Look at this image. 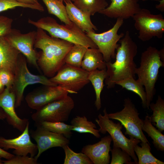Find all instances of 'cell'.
<instances>
[{
    "label": "cell",
    "instance_id": "1",
    "mask_svg": "<svg viewBox=\"0 0 164 164\" xmlns=\"http://www.w3.org/2000/svg\"><path fill=\"white\" fill-rule=\"evenodd\" d=\"M73 45L70 42L47 35L37 28L34 47L41 50L38 53L37 63L44 75L53 77L65 64V58Z\"/></svg>",
    "mask_w": 164,
    "mask_h": 164
},
{
    "label": "cell",
    "instance_id": "2",
    "mask_svg": "<svg viewBox=\"0 0 164 164\" xmlns=\"http://www.w3.org/2000/svg\"><path fill=\"white\" fill-rule=\"evenodd\" d=\"M119 42L115 61L106 63L107 76L105 82L108 89L114 87L117 81L129 77L135 78L137 67L134 58L137 53V46L128 31Z\"/></svg>",
    "mask_w": 164,
    "mask_h": 164
},
{
    "label": "cell",
    "instance_id": "3",
    "mask_svg": "<svg viewBox=\"0 0 164 164\" xmlns=\"http://www.w3.org/2000/svg\"><path fill=\"white\" fill-rule=\"evenodd\" d=\"M164 66L160 51L155 47L149 46L142 53L140 66L136 68L135 73L138 77L137 80L144 87L148 109L155 93L159 69Z\"/></svg>",
    "mask_w": 164,
    "mask_h": 164
},
{
    "label": "cell",
    "instance_id": "4",
    "mask_svg": "<svg viewBox=\"0 0 164 164\" xmlns=\"http://www.w3.org/2000/svg\"><path fill=\"white\" fill-rule=\"evenodd\" d=\"M29 23L37 28L47 31L52 37L79 44L88 48H97L94 43L75 24L60 25L54 18L49 16L43 17L35 21L30 19Z\"/></svg>",
    "mask_w": 164,
    "mask_h": 164
},
{
    "label": "cell",
    "instance_id": "5",
    "mask_svg": "<svg viewBox=\"0 0 164 164\" xmlns=\"http://www.w3.org/2000/svg\"><path fill=\"white\" fill-rule=\"evenodd\" d=\"M104 115L100 114L98 118L95 121L100 127L98 129L100 132L105 134L108 132L112 138L114 147H119L127 152L137 164L138 159L134 150L135 146L141 142V141L136 138H126L122 133L121 130L123 125L120 122L116 123L110 120L108 117L106 108L104 110Z\"/></svg>",
    "mask_w": 164,
    "mask_h": 164
},
{
    "label": "cell",
    "instance_id": "6",
    "mask_svg": "<svg viewBox=\"0 0 164 164\" xmlns=\"http://www.w3.org/2000/svg\"><path fill=\"white\" fill-rule=\"evenodd\" d=\"M26 57L20 54L17 66L14 74V80L12 90L15 96V107L21 104L25 88L29 85L40 84L46 86H56L44 75H36L29 71Z\"/></svg>",
    "mask_w": 164,
    "mask_h": 164
},
{
    "label": "cell",
    "instance_id": "7",
    "mask_svg": "<svg viewBox=\"0 0 164 164\" xmlns=\"http://www.w3.org/2000/svg\"><path fill=\"white\" fill-rule=\"evenodd\" d=\"M124 106L120 111L108 114L109 118L119 121L125 129V134L128 135L130 138L149 143L142 130L143 120L139 118V113L129 97L125 99Z\"/></svg>",
    "mask_w": 164,
    "mask_h": 164
},
{
    "label": "cell",
    "instance_id": "8",
    "mask_svg": "<svg viewBox=\"0 0 164 164\" xmlns=\"http://www.w3.org/2000/svg\"><path fill=\"white\" fill-rule=\"evenodd\" d=\"M132 18L134 26L138 31V38L149 41L154 37L162 38L164 33V19L161 14L154 15L146 9H141Z\"/></svg>",
    "mask_w": 164,
    "mask_h": 164
},
{
    "label": "cell",
    "instance_id": "9",
    "mask_svg": "<svg viewBox=\"0 0 164 164\" xmlns=\"http://www.w3.org/2000/svg\"><path fill=\"white\" fill-rule=\"evenodd\" d=\"M74 107L73 100L67 95L37 110L31 117L35 123L43 121L63 122L68 120Z\"/></svg>",
    "mask_w": 164,
    "mask_h": 164
},
{
    "label": "cell",
    "instance_id": "10",
    "mask_svg": "<svg viewBox=\"0 0 164 164\" xmlns=\"http://www.w3.org/2000/svg\"><path fill=\"white\" fill-rule=\"evenodd\" d=\"M124 20L120 18L117 19L112 28L101 33H97L93 32L86 33L97 45L106 63L111 61L112 59L115 58V51L119 45L118 43L125 35L123 33H118L123 24Z\"/></svg>",
    "mask_w": 164,
    "mask_h": 164
},
{
    "label": "cell",
    "instance_id": "11",
    "mask_svg": "<svg viewBox=\"0 0 164 164\" xmlns=\"http://www.w3.org/2000/svg\"><path fill=\"white\" fill-rule=\"evenodd\" d=\"M89 73L81 67L65 63L50 79L67 90L69 93L76 94L90 82L88 79Z\"/></svg>",
    "mask_w": 164,
    "mask_h": 164
},
{
    "label": "cell",
    "instance_id": "12",
    "mask_svg": "<svg viewBox=\"0 0 164 164\" xmlns=\"http://www.w3.org/2000/svg\"><path fill=\"white\" fill-rule=\"evenodd\" d=\"M36 36V31H34L22 34L18 30L12 29L5 36L24 56L29 63L39 71L37 63L38 53L34 48Z\"/></svg>",
    "mask_w": 164,
    "mask_h": 164
},
{
    "label": "cell",
    "instance_id": "13",
    "mask_svg": "<svg viewBox=\"0 0 164 164\" xmlns=\"http://www.w3.org/2000/svg\"><path fill=\"white\" fill-rule=\"evenodd\" d=\"M45 86L34 90L27 95L25 100L29 108L37 110L69 93L67 90L58 85Z\"/></svg>",
    "mask_w": 164,
    "mask_h": 164
},
{
    "label": "cell",
    "instance_id": "14",
    "mask_svg": "<svg viewBox=\"0 0 164 164\" xmlns=\"http://www.w3.org/2000/svg\"><path fill=\"white\" fill-rule=\"evenodd\" d=\"M29 122L21 135L13 138L6 139L0 137V147L5 150L14 149L13 153L16 155H27L34 157L38 152L36 144L31 141L29 133Z\"/></svg>",
    "mask_w": 164,
    "mask_h": 164
},
{
    "label": "cell",
    "instance_id": "15",
    "mask_svg": "<svg viewBox=\"0 0 164 164\" xmlns=\"http://www.w3.org/2000/svg\"><path fill=\"white\" fill-rule=\"evenodd\" d=\"M32 137L36 141L38 148L37 154L35 156L38 160L41 154L47 150L54 147L62 148L68 145V138L61 134L50 131L40 127L31 132Z\"/></svg>",
    "mask_w": 164,
    "mask_h": 164
},
{
    "label": "cell",
    "instance_id": "16",
    "mask_svg": "<svg viewBox=\"0 0 164 164\" xmlns=\"http://www.w3.org/2000/svg\"><path fill=\"white\" fill-rule=\"evenodd\" d=\"M12 88L6 87L0 94V108L5 113L9 124L22 132L29 121L28 119H22L17 115L15 110V96Z\"/></svg>",
    "mask_w": 164,
    "mask_h": 164
},
{
    "label": "cell",
    "instance_id": "17",
    "mask_svg": "<svg viewBox=\"0 0 164 164\" xmlns=\"http://www.w3.org/2000/svg\"><path fill=\"white\" fill-rule=\"evenodd\" d=\"M110 4L98 13L111 18H132L141 8L138 0H110Z\"/></svg>",
    "mask_w": 164,
    "mask_h": 164
},
{
    "label": "cell",
    "instance_id": "18",
    "mask_svg": "<svg viewBox=\"0 0 164 164\" xmlns=\"http://www.w3.org/2000/svg\"><path fill=\"white\" fill-rule=\"evenodd\" d=\"M112 139L110 135L101 138L97 143L84 146L81 152L85 154L94 164H108L110 162L109 152Z\"/></svg>",
    "mask_w": 164,
    "mask_h": 164
},
{
    "label": "cell",
    "instance_id": "19",
    "mask_svg": "<svg viewBox=\"0 0 164 164\" xmlns=\"http://www.w3.org/2000/svg\"><path fill=\"white\" fill-rule=\"evenodd\" d=\"M20 53L5 36L0 37V69L8 70L14 74Z\"/></svg>",
    "mask_w": 164,
    "mask_h": 164
},
{
    "label": "cell",
    "instance_id": "20",
    "mask_svg": "<svg viewBox=\"0 0 164 164\" xmlns=\"http://www.w3.org/2000/svg\"><path fill=\"white\" fill-rule=\"evenodd\" d=\"M68 17L83 31L86 33L95 32L97 27L92 22L90 15L77 8L71 1H63Z\"/></svg>",
    "mask_w": 164,
    "mask_h": 164
},
{
    "label": "cell",
    "instance_id": "21",
    "mask_svg": "<svg viewBox=\"0 0 164 164\" xmlns=\"http://www.w3.org/2000/svg\"><path fill=\"white\" fill-rule=\"evenodd\" d=\"M106 63L98 48H88L84 56L81 67L90 72L97 69H106Z\"/></svg>",
    "mask_w": 164,
    "mask_h": 164
},
{
    "label": "cell",
    "instance_id": "22",
    "mask_svg": "<svg viewBox=\"0 0 164 164\" xmlns=\"http://www.w3.org/2000/svg\"><path fill=\"white\" fill-rule=\"evenodd\" d=\"M107 76L106 69H97L89 73L88 79L92 84L94 89L96 97L95 105L98 110L101 107V94L104 86V81Z\"/></svg>",
    "mask_w": 164,
    "mask_h": 164
},
{
    "label": "cell",
    "instance_id": "23",
    "mask_svg": "<svg viewBox=\"0 0 164 164\" xmlns=\"http://www.w3.org/2000/svg\"><path fill=\"white\" fill-rule=\"evenodd\" d=\"M72 131L80 133H90L97 138L101 137L99 130L96 129V125L91 121H88L85 116H76L70 122Z\"/></svg>",
    "mask_w": 164,
    "mask_h": 164
},
{
    "label": "cell",
    "instance_id": "24",
    "mask_svg": "<svg viewBox=\"0 0 164 164\" xmlns=\"http://www.w3.org/2000/svg\"><path fill=\"white\" fill-rule=\"evenodd\" d=\"M142 130L151 138L154 146L158 150L162 152L164 151V135L153 126L148 115H146L143 120Z\"/></svg>",
    "mask_w": 164,
    "mask_h": 164
},
{
    "label": "cell",
    "instance_id": "25",
    "mask_svg": "<svg viewBox=\"0 0 164 164\" xmlns=\"http://www.w3.org/2000/svg\"><path fill=\"white\" fill-rule=\"evenodd\" d=\"M115 84L137 94L141 99L143 107L147 108L146 94L144 87L137 80L132 77L127 78L116 82Z\"/></svg>",
    "mask_w": 164,
    "mask_h": 164
},
{
    "label": "cell",
    "instance_id": "26",
    "mask_svg": "<svg viewBox=\"0 0 164 164\" xmlns=\"http://www.w3.org/2000/svg\"><path fill=\"white\" fill-rule=\"evenodd\" d=\"M152 110L153 114L149 116L152 123L161 132L164 130V100L160 96H158L156 103H151L149 108Z\"/></svg>",
    "mask_w": 164,
    "mask_h": 164
},
{
    "label": "cell",
    "instance_id": "27",
    "mask_svg": "<svg viewBox=\"0 0 164 164\" xmlns=\"http://www.w3.org/2000/svg\"><path fill=\"white\" fill-rule=\"evenodd\" d=\"M141 147L136 145L134 150L138 157L137 164H164V162L155 157L151 152L150 144L147 142H141Z\"/></svg>",
    "mask_w": 164,
    "mask_h": 164
},
{
    "label": "cell",
    "instance_id": "28",
    "mask_svg": "<svg viewBox=\"0 0 164 164\" xmlns=\"http://www.w3.org/2000/svg\"><path fill=\"white\" fill-rule=\"evenodd\" d=\"M73 4L78 9L93 15L108 6L106 0H74Z\"/></svg>",
    "mask_w": 164,
    "mask_h": 164
},
{
    "label": "cell",
    "instance_id": "29",
    "mask_svg": "<svg viewBox=\"0 0 164 164\" xmlns=\"http://www.w3.org/2000/svg\"><path fill=\"white\" fill-rule=\"evenodd\" d=\"M46 7L48 12L57 17L60 21L66 24H71L65 5L63 2L59 0H42Z\"/></svg>",
    "mask_w": 164,
    "mask_h": 164
},
{
    "label": "cell",
    "instance_id": "30",
    "mask_svg": "<svg viewBox=\"0 0 164 164\" xmlns=\"http://www.w3.org/2000/svg\"><path fill=\"white\" fill-rule=\"evenodd\" d=\"M88 48L79 44H73L65 58L66 64L71 66L81 67L85 53Z\"/></svg>",
    "mask_w": 164,
    "mask_h": 164
},
{
    "label": "cell",
    "instance_id": "31",
    "mask_svg": "<svg viewBox=\"0 0 164 164\" xmlns=\"http://www.w3.org/2000/svg\"><path fill=\"white\" fill-rule=\"evenodd\" d=\"M36 127H40L50 131L63 135L68 138L72 134V126L63 122H53L43 121L36 123Z\"/></svg>",
    "mask_w": 164,
    "mask_h": 164
},
{
    "label": "cell",
    "instance_id": "32",
    "mask_svg": "<svg viewBox=\"0 0 164 164\" xmlns=\"http://www.w3.org/2000/svg\"><path fill=\"white\" fill-rule=\"evenodd\" d=\"M65 154L64 164H93V163L84 153H76L70 148L68 145L62 147Z\"/></svg>",
    "mask_w": 164,
    "mask_h": 164
},
{
    "label": "cell",
    "instance_id": "33",
    "mask_svg": "<svg viewBox=\"0 0 164 164\" xmlns=\"http://www.w3.org/2000/svg\"><path fill=\"white\" fill-rule=\"evenodd\" d=\"M112 159L111 164H135L132 161L130 156L126 152L119 147H114L111 149Z\"/></svg>",
    "mask_w": 164,
    "mask_h": 164
},
{
    "label": "cell",
    "instance_id": "34",
    "mask_svg": "<svg viewBox=\"0 0 164 164\" xmlns=\"http://www.w3.org/2000/svg\"><path fill=\"white\" fill-rule=\"evenodd\" d=\"M28 8L40 12L44 11L43 7L39 5H32L22 3L17 0H0V12L16 7Z\"/></svg>",
    "mask_w": 164,
    "mask_h": 164
},
{
    "label": "cell",
    "instance_id": "35",
    "mask_svg": "<svg viewBox=\"0 0 164 164\" xmlns=\"http://www.w3.org/2000/svg\"><path fill=\"white\" fill-rule=\"evenodd\" d=\"M4 164H37V160L27 155H14L9 160L3 161Z\"/></svg>",
    "mask_w": 164,
    "mask_h": 164
},
{
    "label": "cell",
    "instance_id": "36",
    "mask_svg": "<svg viewBox=\"0 0 164 164\" xmlns=\"http://www.w3.org/2000/svg\"><path fill=\"white\" fill-rule=\"evenodd\" d=\"M0 79L5 87L12 88L14 82V74L11 72L5 69H0Z\"/></svg>",
    "mask_w": 164,
    "mask_h": 164
},
{
    "label": "cell",
    "instance_id": "37",
    "mask_svg": "<svg viewBox=\"0 0 164 164\" xmlns=\"http://www.w3.org/2000/svg\"><path fill=\"white\" fill-rule=\"evenodd\" d=\"M13 20L7 16H0V37L5 36L12 29Z\"/></svg>",
    "mask_w": 164,
    "mask_h": 164
},
{
    "label": "cell",
    "instance_id": "38",
    "mask_svg": "<svg viewBox=\"0 0 164 164\" xmlns=\"http://www.w3.org/2000/svg\"><path fill=\"white\" fill-rule=\"evenodd\" d=\"M14 155L0 147V157L1 158L8 160L11 159Z\"/></svg>",
    "mask_w": 164,
    "mask_h": 164
},
{
    "label": "cell",
    "instance_id": "39",
    "mask_svg": "<svg viewBox=\"0 0 164 164\" xmlns=\"http://www.w3.org/2000/svg\"><path fill=\"white\" fill-rule=\"evenodd\" d=\"M22 3L32 5H39L41 4L38 0H17Z\"/></svg>",
    "mask_w": 164,
    "mask_h": 164
},
{
    "label": "cell",
    "instance_id": "40",
    "mask_svg": "<svg viewBox=\"0 0 164 164\" xmlns=\"http://www.w3.org/2000/svg\"><path fill=\"white\" fill-rule=\"evenodd\" d=\"M160 3L158 5H156L155 7L156 9L159 10L160 11L163 12L164 11V0H161L159 2Z\"/></svg>",
    "mask_w": 164,
    "mask_h": 164
},
{
    "label": "cell",
    "instance_id": "41",
    "mask_svg": "<svg viewBox=\"0 0 164 164\" xmlns=\"http://www.w3.org/2000/svg\"><path fill=\"white\" fill-rule=\"evenodd\" d=\"M6 118L5 113L2 109L0 110V120H3Z\"/></svg>",
    "mask_w": 164,
    "mask_h": 164
},
{
    "label": "cell",
    "instance_id": "42",
    "mask_svg": "<svg viewBox=\"0 0 164 164\" xmlns=\"http://www.w3.org/2000/svg\"><path fill=\"white\" fill-rule=\"evenodd\" d=\"M5 86L3 85L0 79V94L4 90Z\"/></svg>",
    "mask_w": 164,
    "mask_h": 164
},
{
    "label": "cell",
    "instance_id": "43",
    "mask_svg": "<svg viewBox=\"0 0 164 164\" xmlns=\"http://www.w3.org/2000/svg\"><path fill=\"white\" fill-rule=\"evenodd\" d=\"M59 0L61 2H63L64 0ZM66 0L68 1H71V2H73L74 0Z\"/></svg>",
    "mask_w": 164,
    "mask_h": 164
},
{
    "label": "cell",
    "instance_id": "44",
    "mask_svg": "<svg viewBox=\"0 0 164 164\" xmlns=\"http://www.w3.org/2000/svg\"><path fill=\"white\" fill-rule=\"evenodd\" d=\"M3 164V161L1 159V158L0 157V164Z\"/></svg>",
    "mask_w": 164,
    "mask_h": 164
}]
</instances>
